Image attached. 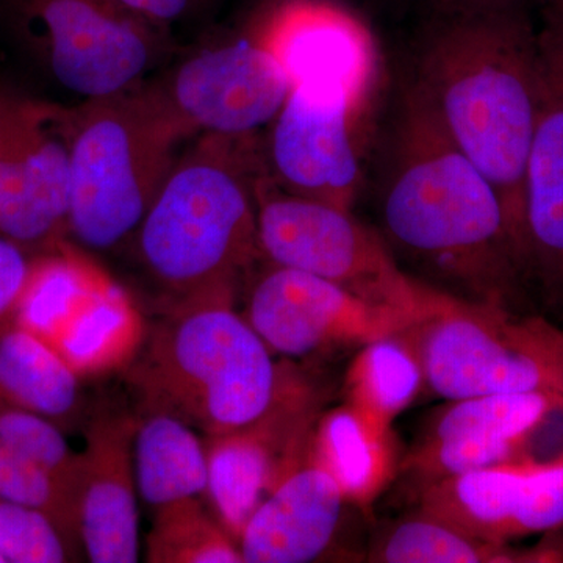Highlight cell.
Listing matches in <instances>:
<instances>
[{
    "instance_id": "obj_1",
    "label": "cell",
    "mask_w": 563,
    "mask_h": 563,
    "mask_svg": "<svg viewBox=\"0 0 563 563\" xmlns=\"http://www.w3.org/2000/svg\"><path fill=\"white\" fill-rule=\"evenodd\" d=\"M388 166L380 218L390 250L457 301L526 312L528 277L501 198L413 85Z\"/></svg>"
},
{
    "instance_id": "obj_2",
    "label": "cell",
    "mask_w": 563,
    "mask_h": 563,
    "mask_svg": "<svg viewBox=\"0 0 563 563\" xmlns=\"http://www.w3.org/2000/svg\"><path fill=\"white\" fill-rule=\"evenodd\" d=\"M437 13L413 87L498 191L525 265L526 168L540 88L531 0L495 9L439 2Z\"/></svg>"
},
{
    "instance_id": "obj_3",
    "label": "cell",
    "mask_w": 563,
    "mask_h": 563,
    "mask_svg": "<svg viewBox=\"0 0 563 563\" xmlns=\"http://www.w3.org/2000/svg\"><path fill=\"white\" fill-rule=\"evenodd\" d=\"M257 135L201 133L166 177L133 236L141 265L169 302L233 303L258 257L257 191L265 176Z\"/></svg>"
},
{
    "instance_id": "obj_4",
    "label": "cell",
    "mask_w": 563,
    "mask_h": 563,
    "mask_svg": "<svg viewBox=\"0 0 563 563\" xmlns=\"http://www.w3.org/2000/svg\"><path fill=\"white\" fill-rule=\"evenodd\" d=\"M273 357L233 303H196L152 324L125 380L139 415H169L203 437H221L272 417L279 402Z\"/></svg>"
},
{
    "instance_id": "obj_5",
    "label": "cell",
    "mask_w": 563,
    "mask_h": 563,
    "mask_svg": "<svg viewBox=\"0 0 563 563\" xmlns=\"http://www.w3.org/2000/svg\"><path fill=\"white\" fill-rule=\"evenodd\" d=\"M68 236L90 251L132 242L181 146L198 135L154 84L66 107Z\"/></svg>"
},
{
    "instance_id": "obj_6",
    "label": "cell",
    "mask_w": 563,
    "mask_h": 563,
    "mask_svg": "<svg viewBox=\"0 0 563 563\" xmlns=\"http://www.w3.org/2000/svg\"><path fill=\"white\" fill-rule=\"evenodd\" d=\"M257 201L258 250L269 265L313 274L368 301L424 318L455 301L404 272L384 236L351 210L280 190L268 172Z\"/></svg>"
},
{
    "instance_id": "obj_7",
    "label": "cell",
    "mask_w": 563,
    "mask_h": 563,
    "mask_svg": "<svg viewBox=\"0 0 563 563\" xmlns=\"http://www.w3.org/2000/svg\"><path fill=\"white\" fill-rule=\"evenodd\" d=\"M415 331L424 384L440 398L543 393L563 399V329L547 318L455 301Z\"/></svg>"
},
{
    "instance_id": "obj_8",
    "label": "cell",
    "mask_w": 563,
    "mask_h": 563,
    "mask_svg": "<svg viewBox=\"0 0 563 563\" xmlns=\"http://www.w3.org/2000/svg\"><path fill=\"white\" fill-rule=\"evenodd\" d=\"M9 5L33 57L84 99L135 87L166 51L162 25L120 0H9Z\"/></svg>"
},
{
    "instance_id": "obj_9",
    "label": "cell",
    "mask_w": 563,
    "mask_h": 563,
    "mask_svg": "<svg viewBox=\"0 0 563 563\" xmlns=\"http://www.w3.org/2000/svg\"><path fill=\"white\" fill-rule=\"evenodd\" d=\"M66 107L0 85V236L55 250L68 236Z\"/></svg>"
},
{
    "instance_id": "obj_10",
    "label": "cell",
    "mask_w": 563,
    "mask_h": 563,
    "mask_svg": "<svg viewBox=\"0 0 563 563\" xmlns=\"http://www.w3.org/2000/svg\"><path fill=\"white\" fill-rule=\"evenodd\" d=\"M242 314L273 354L287 358L362 347L429 320L368 301L313 274L274 265L252 284Z\"/></svg>"
},
{
    "instance_id": "obj_11",
    "label": "cell",
    "mask_w": 563,
    "mask_h": 563,
    "mask_svg": "<svg viewBox=\"0 0 563 563\" xmlns=\"http://www.w3.org/2000/svg\"><path fill=\"white\" fill-rule=\"evenodd\" d=\"M540 88L525 181V265L544 306L563 310V0H531Z\"/></svg>"
},
{
    "instance_id": "obj_12",
    "label": "cell",
    "mask_w": 563,
    "mask_h": 563,
    "mask_svg": "<svg viewBox=\"0 0 563 563\" xmlns=\"http://www.w3.org/2000/svg\"><path fill=\"white\" fill-rule=\"evenodd\" d=\"M365 111L343 92L292 87L263 152L274 184L351 210L363 180L358 128Z\"/></svg>"
},
{
    "instance_id": "obj_13",
    "label": "cell",
    "mask_w": 563,
    "mask_h": 563,
    "mask_svg": "<svg viewBox=\"0 0 563 563\" xmlns=\"http://www.w3.org/2000/svg\"><path fill=\"white\" fill-rule=\"evenodd\" d=\"M261 40L292 87L343 92L368 107L376 88L377 47L365 21L340 0H273L254 18Z\"/></svg>"
},
{
    "instance_id": "obj_14",
    "label": "cell",
    "mask_w": 563,
    "mask_h": 563,
    "mask_svg": "<svg viewBox=\"0 0 563 563\" xmlns=\"http://www.w3.org/2000/svg\"><path fill=\"white\" fill-rule=\"evenodd\" d=\"M196 133L257 135L291 92V80L251 31L231 43L191 55L157 81Z\"/></svg>"
},
{
    "instance_id": "obj_15",
    "label": "cell",
    "mask_w": 563,
    "mask_h": 563,
    "mask_svg": "<svg viewBox=\"0 0 563 563\" xmlns=\"http://www.w3.org/2000/svg\"><path fill=\"white\" fill-rule=\"evenodd\" d=\"M421 512L503 544L563 526V455L547 463L507 462L426 485Z\"/></svg>"
},
{
    "instance_id": "obj_16",
    "label": "cell",
    "mask_w": 563,
    "mask_h": 563,
    "mask_svg": "<svg viewBox=\"0 0 563 563\" xmlns=\"http://www.w3.org/2000/svg\"><path fill=\"white\" fill-rule=\"evenodd\" d=\"M139 417L121 410L92 415L81 454L79 531L92 563H133L140 558L133 440Z\"/></svg>"
},
{
    "instance_id": "obj_17",
    "label": "cell",
    "mask_w": 563,
    "mask_h": 563,
    "mask_svg": "<svg viewBox=\"0 0 563 563\" xmlns=\"http://www.w3.org/2000/svg\"><path fill=\"white\" fill-rule=\"evenodd\" d=\"M346 496L321 463L280 481L251 515L239 547L246 563H307L331 547Z\"/></svg>"
},
{
    "instance_id": "obj_18",
    "label": "cell",
    "mask_w": 563,
    "mask_h": 563,
    "mask_svg": "<svg viewBox=\"0 0 563 563\" xmlns=\"http://www.w3.org/2000/svg\"><path fill=\"white\" fill-rule=\"evenodd\" d=\"M0 401L63 428L80 417L79 376L49 340L24 325H11L0 332Z\"/></svg>"
},
{
    "instance_id": "obj_19",
    "label": "cell",
    "mask_w": 563,
    "mask_h": 563,
    "mask_svg": "<svg viewBox=\"0 0 563 563\" xmlns=\"http://www.w3.org/2000/svg\"><path fill=\"white\" fill-rule=\"evenodd\" d=\"M133 465L140 498L152 512L185 499L207 498L206 442L177 418L165 413L139 415Z\"/></svg>"
},
{
    "instance_id": "obj_20",
    "label": "cell",
    "mask_w": 563,
    "mask_h": 563,
    "mask_svg": "<svg viewBox=\"0 0 563 563\" xmlns=\"http://www.w3.org/2000/svg\"><path fill=\"white\" fill-rule=\"evenodd\" d=\"M268 443L263 422L247 431L206 437L207 501L236 543L251 515L276 487V461Z\"/></svg>"
},
{
    "instance_id": "obj_21",
    "label": "cell",
    "mask_w": 563,
    "mask_h": 563,
    "mask_svg": "<svg viewBox=\"0 0 563 563\" xmlns=\"http://www.w3.org/2000/svg\"><path fill=\"white\" fill-rule=\"evenodd\" d=\"M401 335L362 346L347 379L351 407L385 432L424 384L417 351Z\"/></svg>"
},
{
    "instance_id": "obj_22",
    "label": "cell",
    "mask_w": 563,
    "mask_h": 563,
    "mask_svg": "<svg viewBox=\"0 0 563 563\" xmlns=\"http://www.w3.org/2000/svg\"><path fill=\"white\" fill-rule=\"evenodd\" d=\"M563 399L543 393H496L451 401L432 421L426 440L476 437L525 443Z\"/></svg>"
},
{
    "instance_id": "obj_23",
    "label": "cell",
    "mask_w": 563,
    "mask_h": 563,
    "mask_svg": "<svg viewBox=\"0 0 563 563\" xmlns=\"http://www.w3.org/2000/svg\"><path fill=\"white\" fill-rule=\"evenodd\" d=\"M384 435L351 406L322 422L318 463L335 477L346 499L366 501L384 484L388 474Z\"/></svg>"
},
{
    "instance_id": "obj_24",
    "label": "cell",
    "mask_w": 563,
    "mask_h": 563,
    "mask_svg": "<svg viewBox=\"0 0 563 563\" xmlns=\"http://www.w3.org/2000/svg\"><path fill=\"white\" fill-rule=\"evenodd\" d=\"M151 563H242V551L203 499L192 498L155 510L147 536Z\"/></svg>"
},
{
    "instance_id": "obj_25",
    "label": "cell",
    "mask_w": 563,
    "mask_h": 563,
    "mask_svg": "<svg viewBox=\"0 0 563 563\" xmlns=\"http://www.w3.org/2000/svg\"><path fill=\"white\" fill-rule=\"evenodd\" d=\"M501 544L483 542L421 512L385 533L373 561L387 563H473L507 561Z\"/></svg>"
},
{
    "instance_id": "obj_26",
    "label": "cell",
    "mask_w": 563,
    "mask_h": 563,
    "mask_svg": "<svg viewBox=\"0 0 563 563\" xmlns=\"http://www.w3.org/2000/svg\"><path fill=\"white\" fill-rule=\"evenodd\" d=\"M0 446L38 463L79 499L81 454L70 450L57 422L0 401Z\"/></svg>"
},
{
    "instance_id": "obj_27",
    "label": "cell",
    "mask_w": 563,
    "mask_h": 563,
    "mask_svg": "<svg viewBox=\"0 0 563 563\" xmlns=\"http://www.w3.org/2000/svg\"><path fill=\"white\" fill-rule=\"evenodd\" d=\"M51 515L0 499V555L3 563L79 561L77 548Z\"/></svg>"
},
{
    "instance_id": "obj_28",
    "label": "cell",
    "mask_w": 563,
    "mask_h": 563,
    "mask_svg": "<svg viewBox=\"0 0 563 563\" xmlns=\"http://www.w3.org/2000/svg\"><path fill=\"white\" fill-rule=\"evenodd\" d=\"M0 499L51 515L70 539L81 544L79 499L54 476L20 454L0 446Z\"/></svg>"
},
{
    "instance_id": "obj_29",
    "label": "cell",
    "mask_w": 563,
    "mask_h": 563,
    "mask_svg": "<svg viewBox=\"0 0 563 563\" xmlns=\"http://www.w3.org/2000/svg\"><path fill=\"white\" fill-rule=\"evenodd\" d=\"M521 446L523 443L499 442L476 437L426 440L407 459L406 470L429 485L448 477L514 462Z\"/></svg>"
},
{
    "instance_id": "obj_30",
    "label": "cell",
    "mask_w": 563,
    "mask_h": 563,
    "mask_svg": "<svg viewBox=\"0 0 563 563\" xmlns=\"http://www.w3.org/2000/svg\"><path fill=\"white\" fill-rule=\"evenodd\" d=\"M31 269L24 247L0 236V331L16 317Z\"/></svg>"
},
{
    "instance_id": "obj_31",
    "label": "cell",
    "mask_w": 563,
    "mask_h": 563,
    "mask_svg": "<svg viewBox=\"0 0 563 563\" xmlns=\"http://www.w3.org/2000/svg\"><path fill=\"white\" fill-rule=\"evenodd\" d=\"M120 2L146 20L166 27L174 21L190 16L209 0H120Z\"/></svg>"
},
{
    "instance_id": "obj_32",
    "label": "cell",
    "mask_w": 563,
    "mask_h": 563,
    "mask_svg": "<svg viewBox=\"0 0 563 563\" xmlns=\"http://www.w3.org/2000/svg\"><path fill=\"white\" fill-rule=\"evenodd\" d=\"M444 5L459 7V9H495V7L512 5L526 0H440Z\"/></svg>"
},
{
    "instance_id": "obj_33",
    "label": "cell",
    "mask_w": 563,
    "mask_h": 563,
    "mask_svg": "<svg viewBox=\"0 0 563 563\" xmlns=\"http://www.w3.org/2000/svg\"><path fill=\"white\" fill-rule=\"evenodd\" d=\"M0 563H3V559H2V555H0Z\"/></svg>"
}]
</instances>
